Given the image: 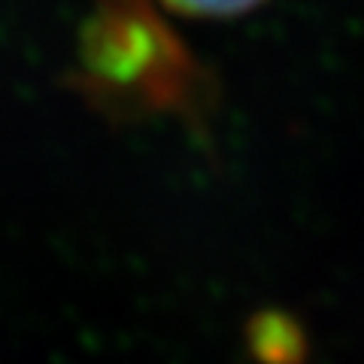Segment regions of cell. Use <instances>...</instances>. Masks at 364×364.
I'll list each match as a JSON object with an SVG mask.
<instances>
[{
	"label": "cell",
	"mask_w": 364,
	"mask_h": 364,
	"mask_svg": "<svg viewBox=\"0 0 364 364\" xmlns=\"http://www.w3.org/2000/svg\"><path fill=\"white\" fill-rule=\"evenodd\" d=\"M246 343L258 364H304L306 358V334L289 313H258L246 328Z\"/></svg>",
	"instance_id": "2"
},
{
	"label": "cell",
	"mask_w": 364,
	"mask_h": 364,
	"mask_svg": "<svg viewBox=\"0 0 364 364\" xmlns=\"http://www.w3.org/2000/svg\"><path fill=\"white\" fill-rule=\"evenodd\" d=\"M158 4L188 18H237L252 13L264 0H158Z\"/></svg>",
	"instance_id": "3"
},
{
	"label": "cell",
	"mask_w": 364,
	"mask_h": 364,
	"mask_svg": "<svg viewBox=\"0 0 364 364\" xmlns=\"http://www.w3.org/2000/svg\"><path fill=\"white\" fill-rule=\"evenodd\" d=\"M70 85L109 122L213 119L219 82L155 0H95L76 33Z\"/></svg>",
	"instance_id": "1"
}]
</instances>
